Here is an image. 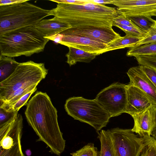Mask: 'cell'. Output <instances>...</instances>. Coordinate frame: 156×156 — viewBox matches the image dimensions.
<instances>
[{"mask_svg":"<svg viewBox=\"0 0 156 156\" xmlns=\"http://www.w3.org/2000/svg\"><path fill=\"white\" fill-rule=\"evenodd\" d=\"M156 42V20L154 26L146 33V36L136 44V46Z\"/></svg>","mask_w":156,"mask_h":156,"instance_id":"f546056e","label":"cell"},{"mask_svg":"<svg viewBox=\"0 0 156 156\" xmlns=\"http://www.w3.org/2000/svg\"><path fill=\"white\" fill-rule=\"evenodd\" d=\"M127 103L125 113L130 115L146 109L154 103L140 89L129 84L126 85Z\"/></svg>","mask_w":156,"mask_h":156,"instance_id":"5bb4252c","label":"cell"},{"mask_svg":"<svg viewBox=\"0 0 156 156\" xmlns=\"http://www.w3.org/2000/svg\"><path fill=\"white\" fill-rule=\"evenodd\" d=\"M127 74L130 80L129 84L140 89L156 104V87L145 75L140 65L129 68Z\"/></svg>","mask_w":156,"mask_h":156,"instance_id":"9a60e30c","label":"cell"},{"mask_svg":"<svg viewBox=\"0 0 156 156\" xmlns=\"http://www.w3.org/2000/svg\"><path fill=\"white\" fill-rule=\"evenodd\" d=\"M63 36V34L59 33L55 35L45 38H47L49 40H52L56 43L59 44L62 41Z\"/></svg>","mask_w":156,"mask_h":156,"instance_id":"e575fe53","label":"cell"},{"mask_svg":"<svg viewBox=\"0 0 156 156\" xmlns=\"http://www.w3.org/2000/svg\"><path fill=\"white\" fill-rule=\"evenodd\" d=\"M125 16L136 27L146 33L154 26L155 23V20L151 17L145 15Z\"/></svg>","mask_w":156,"mask_h":156,"instance_id":"44dd1931","label":"cell"},{"mask_svg":"<svg viewBox=\"0 0 156 156\" xmlns=\"http://www.w3.org/2000/svg\"><path fill=\"white\" fill-rule=\"evenodd\" d=\"M51 1L58 3H62L74 5H82L88 2V0H56Z\"/></svg>","mask_w":156,"mask_h":156,"instance_id":"d6a6232c","label":"cell"},{"mask_svg":"<svg viewBox=\"0 0 156 156\" xmlns=\"http://www.w3.org/2000/svg\"><path fill=\"white\" fill-rule=\"evenodd\" d=\"M152 54H156V42L129 48L126 55L135 57L140 55Z\"/></svg>","mask_w":156,"mask_h":156,"instance_id":"7402d4cb","label":"cell"},{"mask_svg":"<svg viewBox=\"0 0 156 156\" xmlns=\"http://www.w3.org/2000/svg\"><path fill=\"white\" fill-rule=\"evenodd\" d=\"M49 40L34 26L18 29L0 35V55L30 56L43 51Z\"/></svg>","mask_w":156,"mask_h":156,"instance_id":"3957f363","label":"cell"},{"mask_svg":"<svg viewBox=\"0 0 156 156\" xmlns=\"http://www.w3.org/2000/svg\"><path fill=\"white\" fill-rule=\"evenodd\" d=\"M60 33L63 35H77L88 37L107 46L121 37L112 28L93 26L72 27Z\"/></svg>","mask_w":156,"mask_h":156,"instance_id":"30bf717a","label":"cell"},{"mask_svg":"<svg viewBox=\"0 0 156 156\" xmlns=\"http://www.w3.org/2000/svg\"><path fill=\"white\" fill-rule=\"evenodd\" d=\"M25 152L27 156H30L32 154L31 151L30 149H27L25 151Z\"/></svg>","mask_w":156,"mask_h":156,"instance_id":"74e56055","label":"cell"},{"mask_svg":"<svg viewBox=\"0 0 156 156\" xmlns=\"http://www.w3.org/2000/svg\"><path fill=\"white\" fill-rule=\"evenodd\" d=\"M27 1V0H0V6L13 5Z\"/></svg>","mask_w":156,"mask_h":156,"instance_id":"836d02e7","label":"cell"},{"mask_svg":"<svg viewBox=\"0 0 156 156\" xmlns=\"http://www.w3.org/2000/svg\"><path fill=\"white\" fill-rule=\"evenodd\" d=\"M0 6V35L23 27L35 26L48 16L51 10L27 2Z\"/></svg>","mask_w":156,"mask_h":156,"instance_id":"277c9868","label":"cell"},{"mask_svg":"<svg viewBox=\"0 0 156 156\" xmlns=\"http://www.w3.org/2000/svg\"><path fill=\"white\" fill-rule=\"evenodd\" d=\"M70 154L71 156H99V152L93 143H89Z\"/></svg>","mask_w":156,"mask_h":156,"instance_id":"d4e9b609","label":"cell"},{"mask_svg":"<svg viewBox=\"0 0 156 156\" xmlns=\"http://www.w3.org/2000/svg\"><path fill=\"white\" fill-rule=\"evenodd\" d=\"M34 27L44 37L60 33L71 27L67 24L57 20L54 17L44 19Z\"/></svg>","mask_w":156,"mask_h":156,"instance_id":"2e32d148","label":"cell"},{"mask_svg":"<svg viewBox=\"0 0 156 156\" xmlns=\"http://www.w3.org/2000/svg\"><path fill=\"white\" fill-rule=\"evenodd\" d=\"M117 10L118 12V14L113 19V24H118L121 25L135 27L132 22L126 18L125 14L120 10L118 9Z\"/></svg>","mask_w":156,"mask_h":156,"instance_id":"4dcf8cb0","label":"cell"},{"mask_svg":"<svg viewBox=\"0 0 156 156\" xmlns=\"http://www.w3.org/2000/svg\"><path fill=\"white\" fill-rule=\"evenodd\" d=\"M142 39L126 34L124 36L118 38L108 45L105 49V52L126 48H130L134 47Z\"/></svg>","mask_w":156,"mask_h":156,"instance_id":"ac0fdd59","label":"cell"},{"mask_svg":"<svg viewBox=\"0 0 156 156\" xmlns=\"http://www.w3.org/2000/svg\"><path fill=\"white\" fill-rule=\"evenodd\" d=\"M88 2L82 5L58 3L51 9V15L71 27L93 26L112 28L118 14L115 8Z\"/></svg>","mask_w":156,"mask_h":156,"instance_id":"7a4b0ae2","label":"cell"},{"mask_svg":"<svg viewBox=\"0 0 156 156\" xmlns=\"http://www.w3.org/2000/svg\"><path fill=\"white\" fill-rule=\"evenodd\" d=\"M131 115L134 121L132 131L141 137L145 135L151 136L156 125V104H153L142 111Z\"/></svg>","mask_w":156,"mask_h":156,"instance_id":"4fadbf2b","label":"cell"},{"mask_svg":"<svg viewBox=\"0 0 156 156\" xmlns=\"http://www.w3.org/2000/svg\"><path fill=\"white\" fill-rule=\"evenodd\" d=\"M142 138L143 146L138 156H156V140L147 135Z\"/></svg>","mask_w":156,"mask_h":156,"instance_id":"603a6c76","label":"cell"},{"mask_svg":"<svg viewBox=\"0 0 156 156\" xmlns=\"http://www.w3.org/2000/svg\"><path fill=\"white\" fill-rule=\"evenodd\" d=\"M18 111H9L4 107L0 106V125L8 122L10 120L16 118Z\"/></svg>","mask_w":156,"mask_h":156,"instance_id":"f1b7e54d","label":"cell"},{"mask_svg":"<svg viewBox=\"0 0 156 156\" xmlns=\"http://www.w3.org/2000/svg\"><path fill=\"white\" fill-rule=\"evenodd\" d=\"M37 90L36 87L34 90L24 95L17 102L12 105L9 104L5 101L0 99V106H3L9 111H17L24 105H27V101L31 95Z\"/></svg>","mask_w":156,"mask_h":156,"instance_id":"cb8c5ba5","label":"cell"},{"mask_svg":"<svg viewBox=\"0 0 156 156\" xmlns=\"http://www.w3.org/2000/svg\"><path fill=\"white\" fill-rule=\"evenodd\" d=\"M20 63L12 58L0 55V83L8 78Z\"/></svg>","mask_w":156,"mask_h":156,"instance_id":"ffe728a7","label":"cell"},{"mask_svg":"<svg viewBox=\"0 0 156 156\" xmlns=\"http://www.w3.org/2000/svg\"><path fill=\"white\" fill-rule=\"evenodd\" d=\"M65 108L74 119L90 125L98 132L106 126L111 118L95 99L71 97L66 100Z\"/></svg>","mask_w":156,"mask_h":156,"instance_id":"8992f818","label":"cell"},{"mask_svg":"<svg viewBox=\"0 0 156 156\" xmlns=\"http://www.w3.org/2000/svg\"><path fill=\"white\" fill-rule=\"evenodd\" d=\"M151 136L156 140V125L151 132Z\"/></svg>","mask_w":156,"mask_h":156,"instance_id":"8d00e7d4","label":"cell"},{"mask_svg":"<svg viewBox=\"0 0 156 156\" xmlns=\"http://www.w3.org/2000/svg\"><path fill=\"white\" fill-rule=\"evenodd\" d=\"M108 130L116 156H138L143 146L142 137L131 129L116 127Z\"/></svg>","mask_w":156,"mask_h":156,"instance_id":"9c48e42d","label":"cell"},{"mask_svg":"<svg viewBox=\"0 0 156 156\" xmlns=\"http://www.w3.org/2000/svg\"><path fill=\"white\" fill-rule=\"evenodd\" d=\"M112 4L125 15L156 16V0H112Z\"/></svg>","mask_w":156,"mask_h":156,"instance_id":"8fae6325","label":"cell"},{"mask_svg":"<svg viewBox=\"0 0 156 156\" xmlns=\"http://www.w3.org/2000/svg\"><path fill=\"white\" fill-rule=\"evenodd\" d=\"M138 64L156 69V54L140 55L135 57Z\"/></svg>","mask_w":156,"mask_h":156,"instance_id":"83f0119b","label":"cell"},{"mask_svg":"<svg viewBox=\"0 0 156 156\" xmlns=\"http://www.w3.org/2000/svg\"><path fill=\"white\" fill-rule=\"evenodd\" d=\"M37 85V84H35L19 89L12 94L9 97L7 100L5 101L9 105H12L24 95L36 88Z\"/></svg>","mask_w":156,"mask_h":156,"instance_id":"484cf974","label":"cell"},{"mask_svg":"<svg viewBox=\"0 0 156 156\" xmlns=\"http://www.w3.org/2000/svg\"><path fill=\"white\" fill-rule=\"evenodd\" d=\"M98 133L101 143L99 156H116L108 129L101 130Z\"/></svg>","mask_w":156,"mask_h":156,"instance_id":"d6986e66","label":"cell"},{"mask_svg":"<svg viewBox=\"0 0 156 156\" xmlns=\"http://www.w3.org/2000/svg\"><path fill=\"white\" fill-rule=\"evenodd\" d=\"M69 51L66 55L67 58L66 62L71 66L78 62L89 63L94 59L98 55L86 52L73 47H68Z\"/></svg>","mask_w":156,"mask_h":156,"instance_id":"e0dca14e","label":"cell"},{"mask_svg":"<svg viewBox=\"0 0 156 156\" xmlns=\"http://www.w3.org/2000/svg\"><path fill=\"white\" fill-rule=\"evenodd\" d=\"M94 3L103 4H112V0H89Z\"/></svg>","mask_w":156,"mask_h":156,"instance_id":"d590c367","label":"cell"},{"mask_svg":"<svg viewBox=\"0 0 156 156\" xmlns=\"http://www.w3.org/2000/svg\"><path fill=\"white\" fill-rule=\"evenodd\" d=\"M63 35L59 44L98 55L105 53L108 46L102 43L87 37L77 35Z\"/></svg>","mask_w":156,"mask_h":156,"instance_id":"7c38bea8","label":"cell"},{"mask_svg":"<svg viewBox=\"0 0 156 156\" xmlns=\"http://www.w3.org/2000/svg\"><path fill=\"white\" fill-rule=\"evenodd\" d=\"M140 65L145 75L156 87V69L148 66Z\"/></svg>","mask_w":156,"mask_h":156,"instance_id":"1f68e13d","label":"cell"},{"mask_svg":"<svg viewBox=\"0 0 156 156\" xmlns=\"http://www.w3.org/2000/svg\"><path fill=\"white\" fill-rule=\"evenodd\" d=\"M113 26H115L119 28L124 32L126 34H129L134 37L143 39L146 35V33L140 30L135 27L121 25L118 24H113Z\"/></svg>","mask_w":156,"mask_h":156,"instance_id":"4316f807","label":"cell"},{"mask_svg":"<svg viewBox=\"0 0 156 156\" xmlns=\"http://www.w3.org/2000/svg\"><path fill=\"white\" fill-rule=\"evenodd\" d=\"M48 70L44 63L30 61L20 63L13 73L0 83V99L6 101L16 90L24 87L37 84L45 78Z\"/></svg>","mask_w":156,"mask_h":156,"instance_id":"5b68a950","label":"cell"},{"mask_svg":"<svg viewBox=\"0 0 156 156\" xmlns=\"http://www.w3.org/2000/svg\"><path fill=\"white\" fill-rule=\"evenodd\" d=\"M95 99L111 117L119 116L125 113L127 105L126 85L113 83L102 90Z\"/></svg>","mask_w":156,"mask_h":156,"instance_id":"ba28073f","label":"cell"},{"mask_svg":"<svg viewBox=\"0 0 156 156\" xmlns=\"http://www.w3.org/2000/svg\"><path fill=\"white\" fill-rule=\"evenodd\" d=\"M29 125L44 142L49 152L60 156L64 150L66 140L58 122L57 111L45 93L37 92L30 99L25 112Z\"/></svg>","mask_w":156,"mask_h":156,"instance_id":"6da1fadb","label":"cell"},{"mask_svg":"<svg viewBox=\"0 0 156 156\" xmlns=\"http://www.w3.org/2000/svg\"><path fill=\"white\" fill-rule=\"evenodd\" d=\"M23 119L16 118L0 125V156H24L21 147Z\"/></svg>","mask_w":156,"mask_h":156,"instance_id":"52a82bcc","label":"cell"}]
</instances>
